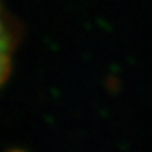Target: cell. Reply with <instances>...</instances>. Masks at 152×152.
I'll use <instances>...</instances> for the list:
<instances>
[{
  "label": "cell",
  "mask_w": 152,
  "mask_h": 152,
  "mask_svg": "<svg viewBox=\"0 0 152 152\" xmlns=\"http://www.w3.org/2000/svg\"><path fill=\"white\" fill-rule=\"evenodd\" d=\"M24 24L10 13L5 5L2 7V36H0V78L5 86L13 71V55L21 44Z\"/></svg>",
  "instance_id": "1"
},
{
  "label": "cell",
  "mask_w": 152,
  "mask_h": 152,
  "mask_svg": "<svg viewBox=\"0 0 152 152\" xmlns=\"http://www.w3.org/2000/svg\"><path fill=\"white\" fill-rule=\"evenodd\" d=\"M8 152H26V151H23V149H12V151H8Z\"/></svg>",
  "instance_id": "2"
}]
</instances>
